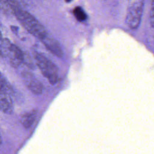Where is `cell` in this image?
<instances>
[{"instance_id": "cell-9", "label": "cell", "mask_w": 154, "mask_h": 154, "mask_svg": "<svg viewBox=\"0 0 154 154\" xmlns=\"http://www.w3.org/2000/svg\"><path fill=\"white\" fill-rule=\"evenodd\" d=\"M12 43L7 38H0V56L2 57H7Z\"/></svg>"}, {"instance_id": "cell-2", "label": "cell", "mask_w": 154, "mask_h": 154, "mask_svg": "<svg viewBox=\"0 0 154 154\" xmlns=\"http://www.w3.org/2000/svg\"><path fill=\"white\" fill-rule=\"evenodd\" d=\"M34 57L35 64L43 76L50 84H55L59 79L58 69L57 66L46 56L38 52H34Z\"/></svg>"}, {"instance_id": "cell-12", "label": "cell", "mask_w": 154, "mask_h": 154, "mask_svg": "<svg viewBox=\"0 0 154 154\" xmlns=\"http://www.w3.org/2000/svg\"><path fill=\"white\" fill-rule=\"evenodd\" d=\"M11 30L13 31L14 33H15V34L17 33V30H18L17 27H16V26H11Z\"/></svg>"}, {"instance_id": "cell-3", "label": "cell", "mask_w": 154, "mask_h": 154, "mask_svg": "<svg viewBox=\"0 0 154 154\" xmlns=\"http://www.w3.org/2000/svg\"><path fill=\"white\" fill-rule=\"evenodd\" d=\"M14 90L5 77L0 72V111L7 114L13 112Z\"/></svg>"}, {"instance_id": "cell-1", "label": "cell", "mask_w": 154, "mask_h": 154, "mask_svg": "<svg viewBox=\"0 0 154 154\" xmlns=\"http://www.w3.org/2000/svg\"><path fill=\"white\" fill-rule=\"evenodd\" d=\"M8 5L17 20L29 34L40 40L48 34L38 20L29 12L20 8L14 0H8Z\"/></svg>"}, {"instance_id": "cell-5", "label": "cell", "mask_w": 154, "mask_h": 154, "mask_svg": "<svg viewBox=\"0 0 154 154\" xmlns=\"http://www.w3.org/2000/svg\"><path fill=\"white\" fill-rule=\"evenodd\" d=\"M20 78L27 88L35 95H40L43 91V86L41 82L30 71L23 70L20 73Z\"/></svg>"}, {"instance_id": "cell-7", "label": "cell", "mask_w": 154, "mask_h": 154, "mask_svg": "<svg viewBox=\"0 0 154 154\" xmlns=\"http://www.w3.org/2000/svg\"><path fill=\"white\" fill-rule=\"evenodd\" d=\"M10 64L13 68H18L25 60V55L22 50L16 45L12 44L9 54L7 57Z\"/></svg>"}, {"instance_id": "cell-14", "label": "cell", "mask_w": 154, "mask_h": 154, "mask_svg": "<svg viewBox=\"0 0 154 154\" xmlns=\"http://www.w3.org/2000/svg\"><path fill=\"white\" fill-rule=\"evenodd\" d=\"M2 1H4V2L5 3V4H7L8 5V3H7V1H8V0H2Z\"/></svg>"}, {"instance_id": "cell-8", "label": "cell", "mask_w": 154, "mask_h": 154, "mask_svg": "<svg viewBox=\"0 0 154 154\" xmlns=\"http://www.w3.org/2000/svg\"><path fill=\"white\" fill-rule=\"evenodd\" d=\"M37 109H32L24 113L20 118V123L26 129L31 128L37 116Z\"/></svg>"}, {"instance_id": "cell-15", "label": "cell", "mask_w": 154, "mask_h": 154, "mask_svg": "<svg viewBox=\"0 0 154 154\" xmlns=\"http://www.w3.org/2000/svg\"><path fill=\"white\" fill-rule=\"evenodd\" d=\"M71 1H72V0H65V1L67 2H70Z\"/></svg>"}, {"instance_id": "cell-6", "label": "cell", "mask_w": 154, "mask_h": 154, "mask_svg": "<svg viewBox=\"0 0 154 154\" xmlns=\"http://www.w3.org/2000/svg\"><path fill=\"white\" fill-rule=\"evenodd\" d=\"M41 42L46 48L55 56L58 58L63 57V52L59 42L49 33L41 40Z\"/></svg>"}, {"instance_id": "cell-13", "label": "cell", "mask_w": 154, "mask_h": 154, "mask_svg": "<svg viewBox=\"0 0 154 154\" xmlns=\"http://www.w3.org/2000/svg\"><path fill=\"white\" fill-rule=\"evenodd\" d=\"M1 143H2V138H1V136L0 134V145L1 144Z\"/></svg>"}, {"instance_id": "cell-11", "label": "cell", "mask_w": 154, "mask_h": 154, "mask_svg": "<svg viewBox=\"0 0 154 154\" xmlns=\"http://www.w3.org/2000/svg\"><path fill=\"white\" fill-rule=\"evenodd\" d=\"M149 20L150 25L154 28V0H152L151 2V8L150 11Z\"/></svg>"}, {"instance_id": "cell-4", "label": "cell", "mask_w": 154, "mask_h": 154, "mask_svg": "<svg viewBox=\"0 0 154 154\" xmlns=\"http://www.w3.org/2000/svg\"><path fill=\"white\" fill-rule=\"evenodd\" d=\"M144 0H129L125 24L131 29H135L139 26L143 15Z\"/></svg>"}, {"instance_id": "cell-10", "label": "cell", "mask_w": 154, "mask_h": 154, "mask_svg": "<svg viewBox=\"0 0 154 154\" xmlns=\"http://www.w3.org/2000/svg\"><path fill=\"white\" fill-rule=\"evenodd\" d=\"M73 13L75 18L79 22L84 21L87 19V14L81 7H76L73 9Z\"/></svg>"}, {"instance_id": "cell-16", "label": "cell", "mask_w": 154, "mask_h": 154, "mask_svg": "<svg viewBox=\"0 0 154 154\" xmlns=\"http://www.w3.org/2000/svg\"><path fill=\"white\" fill-rule=\"evenodd\" d=\"M2 37V35H1V32H0V38H1Z\"/></svg>"}]
</instances>
